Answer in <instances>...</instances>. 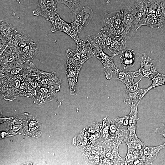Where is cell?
<instances>
[{
  "label": "cell",
  "instance_id": "1f68e13d",
  "mask_svg": "<svg viewBox=\"0 0 165 165\" xmlns=\"http://www.w3.org/2000/svg\"><path fill=\"white\" fill-rule=\"evenodd\" d=\"M114 120L119 125L125 128H127L129 121V115L116 117Z\"/></svg>",
  "mask_w": 165,
  "mask_h": 165
},
{
  "label": "cell",
  "instance_id": "4316f807",
  "mask_svg": "<svg viewBox=\"0 0 165 165\" xmlns=\"http://www.w3.org/2000/svg\"><path fill=\"white\" fill-rule=\"evenodd\" d=\"M155 15L158 21V28L163 27L165 24V1L162 0L157 9Z\"/></svg>",
  "mask_w": 165,
  "mask_h": 165
},
{
  "label": "cell",
  "instance_id": "277c9868",
  "mask_svg": "<svg viewBox=\"0 0 165 165\" xmlns=\"http://www.w3.org/2000/svg\"><path fill=\"white\" fill-rule=\"evenodd\" d=\"M10 41L22 51L24 55L30 61L34 58L38 52V47L31 38L16 28L9 37Z\"/></svg>",
  "mask_w": 165,
  "mask_h": 165
},
{
  "label": "cell",
  "instance_id": "3957f363",
  "mask_svg": "<svg viewBox=\"0 0 165 165\" xmlns=\"http://www.w3.org/2000/svg\"><path fill=\"white\" fill-rule=\"evenodd\" d=\"M129 134L127 128L122 127L109 117L105 118L102 131L104 141H112L119 145L125 142Z\"/></svg>",
  "mask_w": 165,
  "mask_h": 165
},
{
  "label": "cell",
  "instance_id": "52a82bcc",
  "mask_svg": "<svg viewBox=\"0 0 165 165\" xmlns=\"http://www.w3.org/2000/svg\"><path fill=\"white\" fill-rule=\"evenodd\" d=\"M52 25V32L57 31L62 32L70 36L75 44L81 40L79 38L77 27L74 22L68 23L63 20L57 13L49 20Z\"/></svg>",
  "mask_w": 165,
  "mask_h": 165
},
{
  "label": "cell",
  "instance_id": "d6a6232c",
  "mask_svg": "<svg viewBox=\"0 0 165 165\" xmlns=\"http://www.w3.org/2000/svg\"><path fill=\"white\" fill-rule=\"evenodd\" d=\"M120 62L124 69L133 67L135 63V59L119 58Z\"/></svg>",
  "mask_w": 165,
  "mask_h": 165
},
{
  "label": "cell",
  "instance_id": "cb8c5ba5",
  "mask_svg": "<svg viewBox=\"0 0 165 165\" xmlns=\"http://www.w3.org/2000/svg\"><path fill=\"white\" fill-rule=\"evenodd\" d=\"M124 159L125 165H144L141 152L128 149L127 155Z\"/></svg>",
  "mask_w": 165,
  "mask_h": 165
},
{
  "label": "cell",
  "instance_id": "5bb4252c",
  "mask_svg": "<svg viewBox=\"0 0 165 165\" xmlns=\"http://www.w3.org/2000/svg\"><path fill=\"white\" fill-rule=\"evenodd\" d=\"M65 71L68 79L70 94L71 95H75L80 71L67 61L65 66Z\"/></svg>",
  "mask_w": 165,
  "mask_h": 165
},
{
  "label": "cell",
  "instance_id": "6da1fadb",
  "mask_svg": "<svg viewBox=\"0 0 165 165\" xmlns=\"http://www.w3.org/2000/svg\"><path fill=\"white\" fill-rule=\"evenodd\" d=\"M0 85L1 96L6 98L20 95L29 96L34 90L27 81L23 69L17 74L11 73L7 70L0 72Z\"/></svg>",
  "mask_w": 165,
  "mask_h": 165
},
{
  "label": "cell",
  "instance_id": "d6986e66",
  "mask_svg": "<svg viewBox=\"0 0 165 165\" xmlns=\"http://www.w3.org/2000/svg\"><path fill=\"white\" fill-rule=\"evenodd\" d=\"M135 18L140 28L148 14L147 1L137 0L134 4Z\"/></svg>",
  "mask_w": 165,
  "mask_h": 165
},
{
  "label": "cell",
  "instance_id": "484cf974",
  "mask_svg": "<svg viewBox=\"0 0 165 165\" xmlns=\"http://www.w3.org/2000/svg\"><path fill=\"white\" fill-rule=\"evenodd\" d=\"M58 2L62 3L68 7L75 15L82 8L80 0H58Z\"/></svg>",
  "mask_w": 165,
  "mask_h": 165
},
{
  "label": "cell",
  "instance_id": "9c48e42d",
  "mask_svg": "<svg viewBox=\"0 0 165 165\" xmlns=\"http://www.w3.org/2000/svg\"><path fill=\"white\" fill-rule=\"evenodd\" d=\"M135 18V10L131 7L124 9L122 37L127 42L139 28Z\"/></svg>",
  "mask_w": 165,
  "mask_h": 165
},
{
  "label": "cell",
  "instance_id": "30bf717a",
  "mask_svg": "<svg viewBox=\"0 0 165 165\" xmlns=\"http://www.w3.org/2000/svg\"><path fill=\"white\" fill-rule=\"evenodd\" d=\"M58 0H38L37 6L33 11V15L42 16L49 21L57 13Z\"/></svg>",
  "mask_w": 165,
  "mask_h": 165
},
{
  "label": "cell",
  "instance_id": "f546056e",
  "mask_svg": "<svg viewBox=\"0 0 165 165\" xmlns=\"http://www.w3.org/2000/svg\"><path fill=\"white\" fill-rule=\"evenodd\" d=\"M148 26L152 28H158V21L155 14H148L142 25V26Z\"/></svg>",
  "mask_w": 165,
  "mask_h": 165
},
{
  "label": "cell",
  "instance_id": "8d00e7d4",
  "mask_svg": "<svg viewBox=\"0 0 165 165\" xmlns=\"http://www.w3.org/2000/svg\"><path fill=\"white\" fill-rule=\"evenodd\" d=\"M112 0H107L106 2L107 4H109L111 1Z\"/></svg>",
  "mask_w": 165,
  "mask_h": 165
},
{
  "label": "cell",
  "instance_id": "83f0119b",
  "mask_svg": "<svg viewBox=\"0 0 165 165\" xmlns=\"http://www.w3.org/2000/svg\"><path fill=\"white\" fill-rule=\"evenodd\" d=\"M138 105L134 107H131V110L129 114V123L128 129H136L137 123L139 118L138 117Z\"/></svg>",
  "mask_w": 165,
  "mask_h": 165
},
{
  "label": "cell",
  "instance_id": "4dcf8cb0",
  "mask_svg": "<svg viewBox=\"0 0 165 165\" xmlns=\"http://www.w3.org/2000/svg\"><path fill=\"white\" fill-rule=\"evenodd\" d=\"M162 1V0H149L147 1L148 14L149 13L155 14Z\"/></svg>",
  "mask_w": 165,
  "mask_h": 165
},
{
  "label": "cell",
  "instance_id": "4fadbf2b",
  "mask_svg": "<svg viewBox=\"0 0 165 165\" xmlns=\"http://www.w3.org/2000/svg\"><path fill=\"white\" fill-rule=\"evenodd\" d=\"M94 16L92 9L88 6L82 7L81 10L76 14L74 22L77 28L78 33L86 28L89 24Z\"/></svg>",
  "mask_w": 165,
  "mask_h": 165
},
{
  "label": "cell",
  "instance_id": "ffe728a7",
  "mask_svg": "<svg viewBox=\"0 0 165 165\" xmlns=\"http://www.w3.org/2000/svg\"><path fill=\"white\" fill-rule=\"evenodd\" d=\"M115 73L116 75V79L123 83L127 88L134 85V79L139 76L138 70L132 72L123 71L119 69Z\"/></svg>",
  "mask_w": 165,
  "mask_h": 165
},
{
  "label": "cell",
  "instance_id": "8fae6325",
  "mask_svg": "<svg viewBox=\"0 0 165 165\" xmlns=\"http://www.w3.org/2000/svg\"><path fill=\"white\" fill-rule=\"evenodd\" d=\"M142 78L141 77L134 85L127 88L124 102L130 108L138 105L141 100L147 94L146 89H141L139 86V83Z\"/></svg>",
  "mask_w": 165,
  "mask_h": 165
},
{
  "label": "cell",
  "instance_id": "d4e9b609",
  "mask_svg": "<svg viewBox=\"0 0 165 165\" xmlns=\"http://www.w3.org/2000/svg\"><path fill=\"white\" fill-rule=\"evenodd\" d=\"M36 95L38 99H45L48 100H51L54 98L56 96L55 93L48 88L39 85L36 89Z\"/></svg>",
  "mask_w": 165,
  "mask_h": 165
},
{
  "label": "cell",
  "instance_id": "5b68a950",
  "mask_svg": "<svg viewBox=\"0 0 165 165\" xmlns=\"http://www.w3.org/2000/svg\"><path fill=\"white\" fill-rule=\"evenodd\" d=\"M124 10L108 12L103 16L101 28L108 30L113 37H122Z\"/></svg>",
  "mask_w": 165,
  "mask_h": 165
},
{
  "label": "cell",
  "instance_id": "603a6c76",
  "mask_svg": "<svg viewBox=\"0 0 165 165\" xmlns=\"http://www.w3.org/2000/svg\"><path fill=\"white\" fill-rule=\"evenodd\" d=\"M67 61L72 64L80 71L83 64L86 62L82 58L76 49L68 48L65 51Z\"/></svg>",
  "mask_w": 165,
  "mask_h": 165
},
{
  "label": "cell",
  "instance_id": "44dd1931",
  "mask_svg": "<svg viewBox=\"0 0 165 165\" xmlns=\"http://www.w3.org/2000/svg\"><path fill=\"white\" fill-rule=\"evenodd\" d=\"M126 43L122 37H114L108 50L112 56L120 55L127 50Z\"/></svg>",
  "mask_w": 165,
  "mask_h": 165
},
{
  "label": "cell",
  "instance_id": "7402d4cb",
  "mask_svg": "<svg viewBox=\"0 0 165 165\" xmlns=\"http://www.w3.org/2000/svg\"><path fill=\"white\" fill-rule=\"evenodd\" d=\"M23 72L26 76L31 77L39 83L50 73L39 70L36 67L32 61H31L29 66L27 68H24Z\"/></svg>",
  "mask_w": 165,
  "mask_h": 165
},
{
  "label": "cell",
  "instance_id": "ac0fdd59",
  "mask_svg": "<svg viewBox=\"0 0 165 165\" xmlns=\"http://www.w3.org/2000/svg\"><path fill=\"white\" fill-rule=\"evenodd\" d=\"M39 83L40 85L48 88L56 94L60 90L62 85L61 80L53 72H50Z\"/></svg>",
  "mask_w": 165,
  "mask_h": 165
},
{
  "label": "cell",
  "instance_id": "d590c367",
  "mask_svg": "<svg viewBox=\"0 0 165 165\" xmlns=\"http://www.w3.org/2000/svg\"><path fill=\"white\" fill-rule=\"evenodd\" d=\"M26 77L27 81L35 89L40 85L39 83L38 82L32 78L29 77Z\"/></svg>",
  "mask_w": 165,
  "mask_h": 165
},
{
  "label": "cell",
  "instance_id": "ba28073f",
  "mask_svg": "<svg viewBox=\"0 0 165 165\" xmlns=\"http://www.w3.org/2000/svg\"><path fill=\"white\" fill-rule=\"evenodd\" d=\"M102 156L103 163L105 165H125L124 158L119 155L118 151L119 145L112 141H105L102 143Z\"/></svg>",
  "mask_w": 165,
  "mask_h": 165
},
{
  "label": "cell",
  "instance_id": "f1b7e54d",
  "mask_svg": "<svg viewBox=\"0 0 165 165\" xmlns=\"http://www.w3.org/2000/svg\"><path fill=\"white\" fill-rule=\"evenodd\" d=\"M152 83L146 88V93L151 89L162 85H165V75L158 73L152 80Z\"/></svg>",
  "mask_w": 165,
  "mask_h": 165
},
{
  "label": "cell",
  "instance_id": "9a60e30c",
  "mask_svg": "<svg viewBox=\"0 0 165 165\" xmlns=\"http://www.w3.org/2000/svg\"><path fill=\"white\" fill-rule=\"evenodd\" d=\"M164 148H165V142L157 146H145L141 152L144 165H152L159 152Z\"/></svg>",
  "mask_w": 165,
  "mask_h": 165
},
{
  "label": "cell",
  "instance_id": "7c38bea8",
  "mask_svg": "<svg viewBox=\"0 0 165 165\" xmlns=\"http://www.w3.org/2000/svg\"><path fill=\"white\" fill-rule=\"evenodd\" d=\"M138 71L139 76L151 80L158 73L154 60L144 53L141 56L140 66Z\"/></svg>",
  "mask_w": 165,
  "mask_h": 165
},
{
  "label": "cell",
  "instance_id": "e575fe53",
  "mask_svg": "<svg viewBox=\"0 0 165 165\" xmlns=\"http://www.w3.org/2000/svg\"><path fill=\"white\" fill-rule=\"evenodd\" d=\"M154 131L156 133L161 135L165 138V124L163 123L161 126L156 128Z\"/></svg>",
  "mask_w": 165,
  "mask_h": 165
},
{
  "label": "cell",
  "instance_id": "2e32d148",
  "mask_svg": "<svg viewBox=\"0 0 165 165\" xmlns=\"http://www.w3.org/2000/svg\"><path fill=\"white\" fill-rule=\"evenodd\" d=\"M113 38L108 30L101 28L94 36L93 40L102 50H108Z\"/></svg>",
  "mask_w": 165,
  "mask_h": 165
},
{
  "label": "cell",
  "instance_id": "74e56055",
  "mask_svg": "<svg viewBox=\"0 0 165 165\" xmlns=\"http://www.w3.org/2000/svg\"><path fill=\"white\" fill-rule=\"evenodd\" d=\"M17 2L19 4H20L21 2L19 0H16Z\"/></svg>",
  "mask_w": 165,
  "mask_h": 165
},
{
  "label": "cell",
  "instance_id": "8992f818",
  "mask_svg": "<svg viewBox=\"0 0 165 165\" xmlns=\"http://www.w3.org/2000/svg\"><path fill=\"white\" fill-rule=\"evenodd\" d=\"M91 38V37L90 41L94 57L101 62L105 68V77L108 80H110L112 79L113 73H115L119 69L114 64L113 58L115 56H110L105 53Z\"/></svg>",
  "mask_w": 165,
  "mask_h": 165
},
{
  "label": "cell",
  "instance_id": "836d02e7",
  "mask_svg": "<svg viewBox=\"0 0 165 165\" xmlns=\"http://www.w3.org/2000/svg\"><path fill=\"white\" fill-rule=\"evenodd\" d=\"M135 52L131 49H127L123 53L120 55L119 58H130L135 59Z\"/></svg>",
  "mask_w": 165,
  "mask_h": 165
},
{
  "label": "cell",
  "instance_id": "e0dca14e",
  "mask_svg": "<svg viewBox=\"0 0 165 165\" xmlns=\"http://www.w3.org/2000/svg\"><path fill=\"white\" fill-rule=\"evenodd\" d=\"M136 129H128L129 134L125 142L127 146L128 149L141 152L146 146L145 143L137 136L136 133Z\"/></svg>",
  "mask_w": 165,
  "mask_h": 165
},
{
  "label": "cell",
  "instance_id": "7a4b0ae2",
  "mask_svg": "<svg viewBox=\"0 0 165 165\" xmlns=\"http://www.w3.org/2000/svg\"><path fill=\"white\" fill-rule=\"evenodd\" d=\"M0 50V72L16 68H26L29 66L31 61L13 44L9 43Z\"/></svg>",
  "mask_w": 165,
  "mask_h": 165
}]
</instances>
